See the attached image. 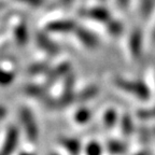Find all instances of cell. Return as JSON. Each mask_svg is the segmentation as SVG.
Segmentation results:
<instances>
[{
  "mask_svg": "<svg viewBox=\"0 0 155 155\" xmlns=\"http://www.w3.org/2000/svg\"><path fill=\"white\" fill-rule=\"evenodd\" d=\"M113 84L123 92L136 97L142 101L151 98V91L144 82L140 80H128L123 77H114Z\"/></svg>",
  "mask_w": 155,
  "mask_h": 155,
  "instance_id": "1",
  "label": "cell"
},
{
  "mask_svg": "<svg viewBox=\"0 0 155 155\" xmlns=\"http://www.w3.org/2000/svg\"><path fill=\"white\" fill-rule=\"evenodd\" d=\"M19 119H21V123H22L27 138L32 142L37 141L39 136V129L32 112L28 108H22L19 110Z\"/></svg>",
  "mask_w": 155,
  "mask_h": 155,
  "instance_id": "2",
  "label": "cell"
},
{
  "mask_svg": "<svg viewBox=\"0 0 155 155\" xmlns=\"http://www.w3.org/2000/svg\"><path fill=\"white\" fill-rule=\"evenodd\" d=\"M128 52L135 61H139L143 54V39L140 29H134L128 37Z\"/></svg>",
  "mask_w": 155,
  "mask_h": 155,
  "instance_id": "3",
  "label": "cell"
},
{
  "mask_svg": "<svg viewBox=\"0 0 155 155\" xmlns=\"http://www.w3.org/2000/svg\"><path fill=\"white\" fill-rule=\"evenodd\" d=\"M17 143H18V130L16 127L11 126L7 131L2 148L0 149V155H11L16 149Z\"/></svg>",
  "mask_w": 155,
  "mask_h": 155,
  "instance_id": "4",
  "label": "cell"
},
{
  "mask_svg": "<svg viewBox=\"0 0 155 155\" xmlns=\"http://www.w3.org/2000/svg\"><path fill=\"white\" fill-rule=\"evenodd\" d=\"M77 25L71 19H56L46 25V30L56 34H68L74 31Z\"/></svg>",
  "mask_w": 155,
  "mask_h": 155,
  "instance_id": "5",
  "label": "cell"
},
{
  "mask_svg": "<svg viewBox=\"0 0 155 155\" xmlns=\"http://www.w3.org/2000/svg\"><path fill=\"white\" fill-rule=\"evenodd\" d=\"M82 16L86 18L93 19L96 22L100 23H108L111 19V14L106 8L102 7H93L90 9H85L81 12Z\"/></svg>",
  "mask_w": 155,
  "mask_h": 155,
  "instance_id": "6",
  "label": "cell"
},
{
  "mask_svg": "<svg viewBox=\"0 0 155 155\" xmlns=\"http://www.w3.org/2000/svg\"><path fill=\"white\" fill-rule=\"evenodd\" d=\"M75 35H77V38L81 41V43L84 46L88 48H95L98 46L99 44V40L97 38L96 35H94L92 31L87 30L82 27H77L75 28Z\"/></svg>",
  "mask_w": 155,
  "mask_h": 155,
  "instance_id": "7",
  "label": "cell"
},
{
  "mask_svg": "<svg viewBox=\"0 0 155 155\" xmlns=\"http://www.w3.org/2000/svg\"><path fill=\"white\" fill-rule=\"evenodd\" d=\"M37 43L42 50L46 51V53L51 54V55H56L59 51V48L56 43H54L51 39L48 38L43 32H38L36 37Z\"/></svg>",
  "mask_w": 155,
  "mask_h": 155,
  "instance_id": "8",
  "label": "cell"
},
{
  "mask_svg": "<svg viewBox=\"0 0 155 155\" xmlns=\"http://www.w3.org/2000/svg\"><path fill=\"white\" fill-rule=\"evenodd\" d=\"M70 71V64L69 63H61L55 68H53L46 78V83L48 84H53L63 75H67Z\"/></svg>",
  "mask_w": 155,
  "mask_h": 155,
  "instance_id": "9",
  "label": "cell"
},
{
  "mask_svg": "<svg viewBox=\"0 0 155 155\" xmlns=\"http://www.w3.org/2000/svg\"><path fill=\"white\" fill-rule=\"evenodd\" d=\"M59 143L63 145V148L70 155H79L81 152V143L79 140L74 138H68L61 137L59 139Z\"/></svg>",
  "mask_w": 155,
  "mask_h": 155,
  "instance_id": "10",
  "label": "cell"
},
{
  "mask_svg": "<svg viewBox=\"0 0 155 155\" xmlns=\"http://www.w3.org/2000/svg\"><path fill=\"white\" fill-rule=\"evenodd\" d=\"M14 38L15 41L18 45H25L28 41V30H27V25L24 23L19 24L16 26L14 30Z\"/></svg>",
  "mask_w": 155,
  "mask_h": 155,
  "instance_id": "11",
  "label": "cell"
},
{
  "mask_svg": "<svg viewBox=\"0 0 155 155\" xmlns=\"http://www.w3.org/2000/svg\"><path fill=\"white\" fill-rule=\"evenodd\" d=\"M25 93H26L28 96L32 97V98H37L39 100H43L48 95H46L45 91H44L43 87L39 86V85L35 84H29L25 87Z\"/></svg>",
  "mask_w": 155,
  "mask_h": 155,
  "instance_id": "12",
  "label": "cell"
},
{
  "mask_svg": "<svg viewBox=\"0 0 155 155\" xmlns=\"http://www.w3.org/2000/svg\"><path fill=\"white\" fill-rule=\"evenodd\" d=\"M99 93V87L97 85H91V86L86 87L83 91H81L79 94L77 95V99L79 101H87V100L92 99L94 97H96Z\"/></svg>",
  "mask_w": 155,
  "mask_h": 155,
  "instance_id": "13",
  "label": "cell"
},
{
  "mask_svg": "<svg viewBox=\"0 0 155 155\" xmlns=\"http://www.w3.org/2000/svg\"><path fill=\"white\" fill-rule=\"evenodd\" d=\"M107 149L111 154L123 155L127 152V147L124 142L117 140H110L107 144Z\"/></svg>",
  "mask_w": 155,
  "mask_h": 155,
  "instance_id": "14",
  "label": "cell"
},
{
  "mask_svg": "<svg viewBox=\"0 0 155 155\" xmlns=\"http://www.w3.org/2000/svg\"><path fill=\"white\" fill-rule=\"evenodd\" d=\"M107 24V31L109 32L110 36L112 37H120L123 34L124 27L123 24L116 19H110L109 22L106 23Z\"/></svg>",
  "mask_w": 155,
  "mask_h": 155,
  "instance_id": "15",
  "label": "cell"
},
{
  "mask_svg": "<svg viewBox=\"0 0 155 155\" xmlns=\"http://www.w3.org/2000/svg\"><path fill=\"white\" fill-rule=\"evenodd\" d=\"M134 122L131 120L130 115L124 114L121 117V131L124 136H130L134 133Z\"/></svg>",
  "mask_w": 155,
  "mask_h": 155,
  "instance_id": "16",
  "label": "cell"
},
{
  "mask_svg": "<svg viewBox=\"0 0 155 155\" xmlns=\"http://www.w3.org/2000/svg\"><path fill=\"white\" fill-rule=\"evenodd\" d=\"M102 120H104V125L107 128H111L117 122V113L114 109H110L106 111Z\"/></svg>",
  "mask_w": 155,
  "mask_h": 155,
  "instance_id": "17",
  "label": "cell"
},
{
  "mask_svg": "<svg viewBox=\"0 0 155 155\" xmlns=\"http://www.w3.org/2000/svg\"><path fill=\"white\" fill-rule=\"evenodd\" d=\"M92 113L87 108H81L74 114V121L79 124H85L90 121Z\"/></svg>",
  "mask_w": 155,
  "mask_h": 155,
  "instance_id": "18",
  "label": "cell"
},
{
  "mask_svg": "<svg viewBox=\"0 0 155 155\" xmlns=\"http://www.w3.org/2000/svg\"><path fill=\"white\" fill-rule=\"evenodd\" d=\"M155 0H140V12L143 16H149L154 7Z\"/></svg>",
  "mask_w": 155,
  "mask_h": 155,
  "instance_id": "19",
  "label": "cell"
},
{
  "mask_svg": "<svg viewBox=\"0 0 155 155\" xmlns=\"http://www.w3.org/2000/svg\"><path fill=\"white\" fill-rule=\"evenodd\" d=\"M48 69V63H37L31 65L28 68V72L30 74H40V73L44 72Z\"/></svg>",
  "mask_w": 155,
  "mask_h": 155,
  "instance_id": "20",
  "label": "cell"
},
{
  "mask_svg": "<svg viewBox=\"0 0 155 155\" xmlns=\"http://www.w3.org/2000/svg\"><path fill=\"white\" fill-rule=\"evenodd\" d=\"M13 80H14V73L0 69V85L2 86L9 85L13 82Z\"/></svg>",
  "mask_w": 155,
  "mask_h": 155,
  "instance_id": "21",
  "label": "cell"
},
{
  "mask_svg": "<svg viewBox=\"0 0 155 155\" xmlns=\"http://www.w3.org/2000/svg\"><path fill=\"white\" fill-rule=\"evenodd\" d=\"M137 116L141 120H150L155 119V106L151 107V108H147V109H141L138 111Z\"/></svg>",
  "mask_w": 155,
  "mask_h": 155,
  "instance_id": "22",
  "label": "cell"
},
{
  "mask_svg": "<svg viewBox=\"0 0 155 155\" xmlns=\"http://www.w3.org/2000/svg\"><path fill=\"white\" fill-rule=\"evenodd\" d=\"M85 152L87 155H101V147L97 142H90L87 144Z\"/></svg>",
  "mask_w": 155,
  "mask_h": 155,
  "instance_id": "23",
  "label": "cell"
},
{
  "mask_svg": "<svg viewBox=\"0 0 155 155\" xmlns=\"http://www.w3.org/2000/svg\"><path fill=\"white\" fill-rule=\"evenodd\" d=\"M16 1L25 3V5H31V7H40L43 3V0H16Z\"/></svg>",
  "mask_w": 155,
  "mask_h": 155,
  "instance_id": "24",
  "label": "cell"
},
{
  "mask_svg": "<svg viewBox=\"0 0 155 155\" xmlns=\"http://www.w3.org/2000/svg\"><path fill=\"white\" fill-rule=\"evenodd\" d=\"M129 1H130V0H116V3H117V5H119L122 10H126L129 5Z\"/></svg>",
  "mask_w": 155,
  "mask_h": 155,
  "instance_id": "25",
  "label": "cell"
},
{
  "mask_svg": "<svg viewBox=\"0 0 155 155\" xmlns=\"http://www.w3.org/2000/svg\"><path fill=\"white\" fill-rule=\"evenodd\" d=\"M151 41H152V43L155 45V26L153 27L152 32H151Z\"/></svg>",
  "mask_w": 155,
  "mask_h": 155,
  "instance_id": "26",
  "label": "cell"
},
{
  "mask_svg": "<svg viewBox=\"0 0 155 155\" xmlns=\"http://www.w3.org/2000/svg\"><path fill=\"white\" fill-rule=\"evenodd\" d=\"M61 3H63V5H70V3L72 2L73 0H61Z\"/></svg>",
  "mask_w": 155,
  "mask_h": 155,
  "instance_id": "27",
  "label": "cell"
},
{
  "mask_svg": "<svg viewBox=\"0 0 155 155\" xmlns=\"http://www.w3.org/2000/svg\"><path fill=\"white\" fill-rule=\"evenodd\" d=\"M135 155H150V153L145 152V151H142V152H139V153H137V154H135Z\"/></svg>",
  "mask_w": 155,
  "mask_h": 155,
  "instance_id": "28",
  "label": "cell"
},
{
  "mask_svg": "<svg viewBox=\"0 0 155 155\" xmlns=\"http://www.w3.org/2000/svg\"><path fill=\"white\" fill-rule=\"evenodd\" d=\"M19 155H35V154H31V153H21Z\"/></svg>",
  "mask_w": 155,
  "mask_h": 155,
  "instance_id": "29",
  "label": "cell"
},
{
  "mask_svg": "<svg viewBox=\"0 0 155 155\" xmlns=\"http://www.w3.org/2000/svg\"><path fill=\"white\" fill-rule=\"evenodd\" d=\"M153 77H154V84H155V71H154V75H153Z\"/></svg>",
  "mask_w": 155,
  "mask_h": 155,
  "instance_id": "30",
  "label": "cell"
},
{
  "mask_svg": "<svg viewBox=\"0 0 155 155\" xmlns=\"http://www.w3.org/2000/svg\"><path fill=\"white\" fill-rule=\"evenodd\" d=\"M51 155H57V154H51Z\"/></svg>",
  "mask_w": 155,
  "mask_h": 155,
  "instance_id": "31",
  "label": "cell"
},
{
  "mask_svg": "<svg viewBox=\"0 0 155 155\" xmlns=\"http://www.w3.org/2000/svg\"><path fill=\"white\" fill-rule=\"evenodd\" d=\"M154 129H155V128H154ZM154 135H155V130H154Z\"/></svg>",
  "mask_w": 155,
  "mask_h": 155,
  "instance_id": "32",
  "label": "cell"
}]
</instances>
